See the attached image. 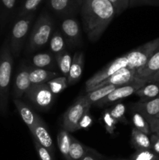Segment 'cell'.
<instances>
[{"label":"cell","mask_w":159,"mask_h":160,"mask_svg":"<svg viewBox=\"0 0 159 160\" xmlns=\"http://www.w3.org/2000/svg\"><path fill=\"white\" fill-rule=\"evenodd\" d=\"M84 31L90 42H97L116 15L108 0H84L81 5Z\"/></svg>","instance_id":"cell-1"},{"label":"cell","mask_w":159,"mask_h":160,"mask_svg":"<svg viewBox=\"0 0 159 160\" xmlns=\"http://www.w3.org/2000/svg\"><path fill=\"white\" fill-rule=\"evenodd\" d=\"M13 56L10 50L9 37L6 38L0 49V113L5 115L8 110L9 87L12 76Z\"/></svg>","instance_id":"cell-2"},{"label":"cell","mask_w":159,"mask_h":160,"mask_svg":"<svg viewBox=\"0 0 159 160\" xmlns=\"http://www.w3.org/2000/svg\"><path fill=\"white\" fill-rule=\"evenodd\" d=\"M54 32V20L48 12L44 11L34 23L26 43V52H34L49 42Z\"/></svg>","instance_id":"cell-3"},{"label":"cell","mask_w":159,"mask_h":160,"mask_svg":"<svg viewBox=\"0 0 159 160\" xmlns=\"http://www.w3.org/2000/svg\"><path fill=\"white\" fill-rule=\"evenodd\" d=\"M34 13L22 17H17L12 24L9 36V45L12 56L18 57L31 33Z\"/></svg>","instance_id":"cell-4"},{"label":"cell","mask_w":159,"mask_h":160,"mask_svg":"<svg viewBox=\"0 0 159 160\" xmlns=\"http://www.w3.org/2000/svg\"><path fill=\"white\" fill-rule=\"evenodd\" d=\"M90 106L91 105L87 101L84 95L80 96L62 116V129L69 132L78 131L80 120L82 118L84 112L87 109H90Z\"/></svg>","instance_id":"cell-5"},{"label":"cell","mask_w":159,"mask_h":160,"mask_svg":"<svg viewBox=\"0 0 159 160\" xmlns=\"http://www.w3.org/2000/svg\"><path fill=\"white\" fill-rule=\"evenodd\" d=\"M159 48V38L148 42L132 51L126 53L128 59L127 68L137 70L146 64L151 56Z\"/></svg>","instance_id":"cell-6"},{"label":"cell","mask_w":159,"mask_h":160,"mask_svg":"<svg viewBox=\"0 0 159 160\" xmlns=\"http://www.w3.org/2000/svg\"><path fill=\"white\" fill-rule=\"evenodd\" d=\"M55 95L51 92L47 84H34L24 95L25 98L36 108L41 110H48L55 99Z\"/></svg>","instance_id":"cell-7"},{"label":"cell","mask_w":159,"mask_h":160,"mask_svg":"<svg viewBox=\"0 0 159 160\" xmlns=\"http://www.w3.org/2000/svg\"><path fill=\"white\" fill-rule=\"evenodd\" d=\"M127 66L128 59L126 54L120 56V57L116 58L114 60H112V62H109L108 64H107L105 67H103L100 71L97 72L94 75H93L91 78L87 80L85 84V90L91 88L94 86L100 84V83L108 78L109 77L113 75L114 73H115L119 70L127 67Z\"/></svg>","instance_id":"cell-8"},{"label":"cell","mask_w":159,"mask_h":160,"mask_svg":"<svg viewBox=\"0 0 159 160\" xmlns=\"http://www.w3.org/2000/svg\"><path fill=\"white\" fill-rule=\"evenodd\" d=\"M143 84H145L134 81V82L129 83V84L118 86L113 92H111L109 95H108L104 98H102L99 102L95 103L94 106H103L104 105L111 104V103L119 101V100L123 99V98H127V97L135 94L137 91L139 90Z\"/></svg>","instance_id":"cell-9"},{"label":"cell","mask_w":159,"mask_h":160,"mask_svg":"<svg viewBox=\"0 0 159 160\" xmlns=\"http://www.w3.org/2000/svg\"><path fill=\"white\" fill-rule=\"evenodd\" d=\"M60 31L66 42L72 45H80L82 42L80 26L73 17H67L62 20Z\"/></svg>","instance_id":"cell-10"},{"label":"cell","mask_w":159,"mask_h":160,"mask_svg":"<svg viewBox=\"0 0 159 160\" xmlns=\"http://www.w3.org/2000/svg\"><path fill=\"white\" fill-rule=\"evenodd\" d=\"M30 131L32 134L33 138L37 141L41 145L47 148L54 156L55 152L54 143L46 126V123L42 120L41 117L37 116L36 123Z\"/></svg>","instance_id":"cell-11"},{"label":"cell","mask_w":159,"mask_h":160,"mask_svg":"<svg viewBox=\"0 0 159 160\" xmlns=\"http://www.w3.org/2000/svg\"><path fill=\"white\" fill-rule=\"evenodd\" d=\"M135 73L136 70H130V69L127 68V67L123 68L118 70V71H117L115 73H114L113 75L109 77L108 78L103 81L100 84L94 86L91 88L85 90V92L86 93H87V92H90L91 91L99 88L104 87V86L106 85H115L118 87V86H122L124 85V84L134 82L135 81Z\"/></svg>","instance_id":"cell-12"},{"label":"cell","mask_w":159,"mask_h":160,"mask_svg":"<svg viewBox=\"0 0 159 160\" xmlns=\"http://www.w3.org/2000/svg\"><path fill=\"white\" fill-rule=\"evenodd\" d=\"M30 69L31 67L23 65L17 73L12 88V97L13 99H20L24 96L26 92L32 86L29 78Z\"/></svg>","instance_id":"cell-13"},{"label":"cell","mask_w":159,"mask_h":160,"mask_svg":"<svg viewBox=\"0 0 159 160\" xmlns=\"http://www.w3.org/2000/svg\"><path fill=\"white\" fill-rule=\"evenodd\" d=\"M48 9L60 17H70L78 6H81L79 0H46Z\"/></svg>","instance_id":"cell-14"},{"label":"cell","mask_w":159,"mask_h":160,"mask_svg":"<svg viewBox=\"0 0 159 160\" xmlns=\"http://www.w3.org/2000/svg\"><path fill=\"white\" fill-rule=\"evenodd\" d=\"M159 70V48L150 57L141 68L136 70L135 81L145 84V81Z\"/></svg>","instance_id":"cell-15"},{"label":"cell","mask_w":159,"mask_h":160,"mask_svg":"<svg viewBox=\"0 0 159 160\" xmlns=\"http://www.w3.org/2000/svg\"><path fill=\"white\" fill-rule=\"evenodd\" d=\"M20 0H0V31H2L8 23L16 17Z\"/></svg>","instance_id":"cell-16"},{"label":"cell","mask_w":159,"mask_h":160,"mask_svg":"<svg viewBox=\"0 0 159 160\" xmlns=\"http://www.w3.org/2000/svg\"><path fill=\"white\" fill-rule=\"evenodd\" d=\"M132 111L146 117H156L159 113V96L147 101H140L131 105Z\"/></svg>","instance_id":"cell-17"},{"label":"cell","mask_w":159,"mask_h":160,"mask_svg":"<svg viewBox=\"0 0 159 160\" xmlns=\"http://www.w3.org/2000/svg\"><path fill=\"white\" fill-rule=\"evenodd\" d=\"M84 66V55L83 52L77 51L72 60L71 67L67 77L68 85L76 84L80 80Z\"/></svg>","instance_id":"cell-18"},{"label":"cell","mask_w":159,"mask_h":160,"mask_svg":"<svg viewBox=\"0 0 159 160\" xmlns=\"http://www.w3.org/2000/svg\"><path fill=\"white\" fill-rule=\"evenodd\" d=\"M34 68L53 70L57 67L55 57L51 52H41L34 55L31 60Z\"/></svg>","instance_id":"cell-19"},{"label":"cell","mask_w":159,"mask_h":160,"mask_svg":"<svg viewBox=\"0 0 159 160\" xmlns=\"http://www.w3.org/2000/svg\"><path fill=\"white\" fill-rule=\"evenodd\" d=\"M13 103L17 109L19 114L21 117L22 120L25 124L27 126L29 131H31L36 123L37 118V114L32 110L29 106L23 102L20 99H13Z\"/></svg>","instance_id":"cell-20"},{"label":"cell","mask_w":159,"mask_h":160,"mask_svg":"<svg viewBox=\"0 0 159 160\" xmlns=\"http://www.w3.org/2000/svg\"><path fill=\"white\" fill-rule=\"evenodd\" d=\"M59 73L53 70H45V69H38L31 67L30 69L29 78L32 85L34 84H47L48 81L53 78H57Z\"/></svg>","instance_id":"cell-21"},{"label":"cell","mask_w":159,"mask_h":160,"mask_svg":"<svg viewBox=\"0 0 159 160\" xmlns=\"http://www.w3.org/2000/svg\"><path fill=\"white\" fill-rule=\"evenodd\" d=\"M131 145L135 148L136 151L151 149V145L150 135L133 128L131 133Z\"/></svg>","instance_id":"cell-22"},{"label":"cell","mask_w":159,"mask_h":160,"mask_svg":"<svg viewBox=\"0 0 159 160\" xmlns=\"http://www.w3.org/2000/svg\"><path fill=\"white\" fill-rule=\"evenodd\" d=\"M135 94L140 98V101H147L157 98L159 96V81L146 83Z\"/></svg>","instance_id":"cell-23"},{"label":"cell","mask_w":159,"mask_h":160,"mask_svg":"<svg viewBox=\"0 0 159 160\" xmlns=\"http://www.w3.org/2000/svg\"><path fill=\"white\" fill-rule=\"evenodd\" d=\"M90 149L91 148L82 144L71 135L69 160H80Z\"/></svg>","instance_id":"cell-24"},{"label":"cell","mask_w":159,"mask_h":160,"mask_svg":"<svg viewBox=\"0 0 159 160\" xmlns=\"http://www.w3.org/2000/svg\"><path fill=\"white\" fill-rule=\"evenodd\" d=\"M67 42L60 31H54L49 40L50 52L55 56L66 51Z\"/></svg>","instance_id":"cell-25"},{"label":"cell","mask_w":159,"mask_h":160,"mask_svg":"<svg viewBox=\"0 0 159 160\" xmlns=\"http://www.w3.org/2000/svg\"><path fill=\"white\" fill-rule=\"evenodd\" d=\"M116 88L117 86L115 85H106L91 91L90 92H87L84 95L86 99H87V101L92 106V105H94L95 103L99 102L102 98H104L108 95H109Z\"/></svg>","instance_id":"cell-26"},{"label":"cell","mask_w":159,"mask_h":160,"mask_svg":"<svg viewBox=\"0 0 159 160\" xmlns=\"http://www.w3.org/2000/svg\"><path fill=\"white\" fill-rule=\"evenodd\" d=\"M70 140L71 135L70 132L62 129L59 131L57 135V145L61 154L65 160H69V152H70Z\"/></svg>","instance_id":"cell-27"},{"label":"cell","mask_w":159,"mask_h":160,"mask_svg":"<svg viewBox=\"0 0 159 160\" xmlns=\"http://www.w3.org/2000/svg\"><path fill=\"white\" fill-rule=\"evenodd\" d=\"M43 0H23L19 6L17 17H22L34 13Z\"/></svg>","instance_id":"cell-28"},{"label":"cell","mask_w":159,"mask_h":160,"mask_svg":"<svg viewBox=\"0 0 159 160\" xmlns=\"http://www.w3.org/2000/svg\"><path fill=\"white\" fill-rule=\"evenodd\" d=\"M55 57L57 67L60 70L61 73L64 77L67 78L69 72H70V67H71L72 60H73L70 53L66 50V51L55 56Z\"/></svg>","instance_id":"cell-29"},{"label":"cell","mask_w":159,"mask_h":160,"mask_svg":"<svg viewBox=\"0 0 159 160\" xmlns=\"http://www.w3.org/2000/svg\"><path fill=\"white\" fill-rule=\"evenodd\" d=\"M111 116L116 120L117 122L123 123V124H128L129 121L126 117V106L123 103L117 102L114 105L112 108L108 109Z\"/></svg>","instance_id":"cell-30"},{"label":"cell","mask_w":159,"mask_h":160,"mask_svg":"<svg viewBox=\"0 0 159 160\" xmlns=\"http://www.w3.org/2000/svg\"><path fill=\"white\" fill-rule=\"evenodd\" d=\"M132 121L134 128L141 131V132L148 134V135H151L149 124H148L147 120H146V118L143 116H142L139 112L132 111Z\"/></svg>","instance_id":"cell-31"},{"label":"cell","mask_w":159,"mask_h":160,"mask_svg":"<svg viewBox=\"0 0 159 160\" xmlns=\"http://www.w3.org/2000/svg\"><path fill=\"white\" fill-rule=\"evenodd\" d=\"M47 84L54 95H58L63 92L68 87V81H67V78L65 77H57L48 81Z\"/></svg>","instance_id":"cell-32"},{"label":"cell","mask_w":159,"mask_h":160,"mask_svg":"<svg viewBox=\"0 0 159 160\" xmlns=\"http://www.w3.org/2000/svg\"><path fill=\"white\" fill-rule=\"evenodd\" d=\"M101 120L104 123V127L106 131L109 134H114L118 122L111 116L108 109H106L103 112L102 116H101Z\"/></svg>","instance_id":"cell-33"},{"label":"cell","mask_w":159,"mask_h":160,"mask_svg":"<svg viewBox=\"0 0 159 160\" xmlns=\"http://www.w3.org/2000/svg\"><path fill=\"white\" fill-rule=\"evenodd\" d=\"M131 160H159L157 156L151 149L137 150L131 156Z\"/></svg>","instance_id":"cell-34"},{"label":"cell","mask_w":159,"mask_h":160,"mask_svg":"<svg viewBox=\"0 0 159 160\" xmlns=\"http://www.w3.org/2000/svg\"><path fill=\"white\" fill-rule=\"evenodd\" d=\"M34 145L40 160H55L54 156H53L47 148H45V147L41 145L40 144H39L37 141L34 140Z\"/></svg>","instance_id":"cell-35"},{"label":"cell","mask_w":159,"mask_h":160,"mask_svg":"<svg viewBox=\"0 0 159 160\" xmlns=\"http://www.w3.org/2000/svg\"><path fill=\"white\" fill-rule=\"evenodd\" d=\"M113 6L116 15H118L129 7L130 0H108Z\"/></svg>","instance_id":"cell-36"},{"label":"cell","mask_w":159,"mask_h":160,"mask_svg":"<svg viewBox=\"0 0 159 160\" xmlns=\"http://www.w3.org/2000/svg\"><path fill=\"white\" fill-rule=\"evenodd\" d=\"M89 111H90V109H87L80 120L79 125H78V131L87 129L93 124V118H92Z\"/></svg>","instance_id":"cell-37"},{"label":"cell","mask_w":159,"mask_h":160,"mask_svg":"<svg viewBox=\"0 0 159 160\" xmlns=\"http://www.w3.org/2000/svg\"><path fill=\"white\" fill-rule=\"evenodd\" d=\"M150 127L151 134H155L159 137V118L157 117H146Z\"/></svg>","instance_id":"cell-38"},{"label":"cell","mask_w":159,"mask_h":160,"mask_svg":"<svg viewBox=\"0 0 159 160\" xmlns=\"http://www.w3.org/2000/svg\"><path fill=\"white\" fill-rule=\"evenodd\" d=\"M144 5H152V6H159V0H130L129 7H135Z\"/></svg>","instance_id":"cell-39"},{"label":"cell","mask_w":159,"mask_h":160,"mask_svg":"<svg viewBox=\"0 0 159 160\" xmlns=\"http://www.w3.org/2000/svg\"><path fill=\"white\" fill-rule=\"evenodd\" d=\"M104 156L100 154L96 150L91 148L80 160H103Z\"/></svg>","instance_id":"cell-40"},{"label":"cell","mask_w":159,"mask_h":160,"mask_svg":"<svg viewBox=\"0 0 159 160\" xmlns=\"http://www.w3.org/2000/svg\"><path fill=\"white\" fill-rule=\"evenodd\" d=\"M150 139H151V149L155 153L157 156H159V137L155 135V134H151L150 135Z\"/></svg>","instance_id":"cell-41"},{"label":"cell","mask_w":159,"mask_h":160,"mask_svg":"<svg viewBox=\"0 0 159 160\" xmlns=\"http://www.w3.org/2000/svg\"><path fill=\"white\" fill-rule=\"evenodd\" d=\"M157 81H159V70H157L155 73H154L152 76L150 77V78L145 81V84L149 82H157Z\"/></svg>","instance_id":"cell-42"},{"label":"cell","mask_w":159,"mask_h":160,"mask_svg":"<svg viewBox=\"0 0 159 160\" xmlns=\"http://www.w3.org/2000/svg\"><path fill=\"white\" fill-rule=\"evenodd\" d=\"M103 160H131V159H113V158H107V157H104V159Z\"/></svg>","instance_id":"cell-43"},{"label":"cell","mask_w":159,"mask_h":160,"mask_svg":"<svg viewBox=\"0 0 159 160\" xmlns=\"http://www.w3.org/2000/svg\"><path fill=\"white\" fill-rule=\"evenodd\" d=\"M79 1L80 2V3H81V4H82V3H83V2H84V0H79Z\"/></svg>","instance_id":"cell-44"},{"label":"cell","mask_w":159,"mask_h":160,"mask_svg":"<svg viewBox=\"0 0 159 160\" xmlns=\"http://www.w3.org/2000/svg\"><path fill=\"white\" fill-rule=\"evenodd\" d=\"M157 117V118H159V113H158V115H157V117Z\"/></svg>","instance_id":"cell-45"}]
</instances>
